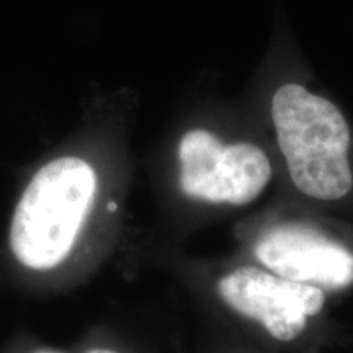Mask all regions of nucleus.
<instances>
[{
  "instance_id": "1",
  "label": "nucleus",
  "mask_w": 353,
  "mask_h": 353,
  "mask_svg": "<svg viewBox=\"0 0 353 353\" xmlns=\"http://www.w3.org/2000/svg\"><path fill=\"white\" fill-rule=\"evenodd\" d=\"M99 196V172L81 156L46 161L26 180L7 229V252L26 276H43L68 262Z\"/></svg>"
},
{
  "instance_id": "2",
  "label": "nucleus",
  "mask_w": 353,
  "mask_h": 353,
  "mask_svg": "<svg viewBox=\"0 0 353 353\" xmlns=\"http://www.w3.org/2000/svg\"><path fill=\"white\" fill-rule=\"evenodd\" d=\"M272 118L294 187L316 200L347 196L353 187L350 131L332 101L285 83L273 95Z\"/></svg>"
},
{
  "instance_id": "3",
  "label": "nucleus",
  "mask_w": 353,
  "mask_h": 353,
  "mask_svg": "<svg viewBox=\"0 0 353 353\" xmlns=\"http://www.w3.org/2000/svg\"><path fill=\"white\" fill-rule=\"evenodd\" d=\"M179 164L185 195L213 205H249L272 179V164L259 145L223 144L206 130L185 132L179 143Z\"/></svg>"
},
{
  "instance_id": "4",
  "label": "nucleus",
  "mask_w": 353,
  "mask_h": 353,
  "mask_svg": "<svg viewBox=\"0 0 353 353\" xmlns=\"http://www.w3.org/2000/svg\"><path fill=\"white\" fill-rule=\"evenodd\" d=\"M221 299L237 314L259 322L273 341L293 343L306 332L311 317L324 307L319 286L278 276L267 268L244 265L218 281Z\"/></svg>"
},
{
  "instance_id": "5",
  "label": "nucleus",
  "mask_w": 353,
  "mask_h": 353,
  "mask_svg": "<svg viewBox=\"0 0 353 353\" xmlns=\"http://www.w3.org/2000/svg\"><path fill=\"white\" fill-rule=\"evenodd\" d=\"M254 255L267 270L286 280L342 290L353 285V254L303 224L286 223L267 229L254 245Z\"/></svg>"
},
{
  "instance_id": "6",
  "label": "nucleus",
  "mask_w": 353,
  "mask_h": 353,
  "mask_svg": "<svg viewBox=\"0 0 353 353\" xmlns=\"http://www.w3.org/2000/svg\"><path fill=\"white\" fill-rule=\"evenodd\" d=\"M3 353H69L63 348L46 345V343L30 342V339H21V341L13 342V345L7 347Z\"/></svg>"
},
{
  "instance_id": "7",
  "label": "nucleus",
  "mask_w": 353,
  "mask_h": 353,
  "mask_svg": "<svg viewBox=\"0 0 353 353\" xmlns=\"http://www.w3.org/2000/svg\"><path fill=\"white\" fill-rule=\"evenodd\" d=\"M79 353H126L123 348L110 345V343H88Z\"/></svg>"
},
{
  "instance_id": "8",
  "label": "nucleus",
  "mask_w": 353,
  "mask_h": 353,
  "mask_svg": "<svg viewBox=\"0 0 353 353\" xmlns=\"http://www.w3.org/2000/svg\"><path fill=\"white\" fill-rule=\"evenodd\" d=\"M223 353H254V352H247V350H226Z\"/></svg>"
}]
</instances>
